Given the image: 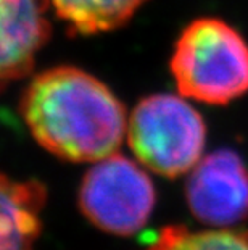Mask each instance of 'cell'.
Instances as JSON below:
<instances>
[{
  "label": "cell",
  "mask_w": 248,
  "mask_h": 250,
  "mask_svg": "<svg viewBox=\"0 0 248 250\" xmlns=\"http://www.w3.org/2000/svg\"><path fill=\"white\" fill-rule=\"evenodd\" d=\"M155 188L139 165L113 153L89 169L79 190L82 213L100 229L131 236L145 226L155 207Z\"/></svg>",
  "instance_id": "obj_4"
},
{
  "label": "cell",
  "mask_w": 248,
  "mask_h": 250,
  "mask_svg": "<svg viewBox=\"0 0 248 250\" xmlns=\"http://www.w3.org/2000/svg\"><path fill=\"white\" fill-rule=\"evenodd\" d=\"M186 197L193 216L205 225L232 226L248 216V168L239 153L221 148L191 171Z\"/></svg>",
  "instance_id": "obj_5"
},
{
  "label": "cell",
  "mask_w": 248,
  "mask_h": 250,
  "mask_svg": "<svg viewBox=\"0 0 248 250\" xmlns=\"http://www.w3.org/2000/svg\"><path fill=\"white\" fill-rule=\"evenodd\" d=\"M19 110L47 152L75 163L113 155L128 132L124 105L102 81L75 66L36 74Z\"/></svg>",
  "instance_id": "obj_1"
},
{
  "label": "cell",
  "mask_w": 248,
  "mask_h": 250,
  "mask_svg": "<svg viewBox=\"0 0 248 250\" xmlns=\"http://www.w3.org/2000/svg\"><path fill=\"white\" fill-rule=\"evenodd\" d=\"M170 68L186 99L228 105L248 92V44L219 18H198L186 26Z\"/></svg>",
  "instance_id": "obj_2"
},
{
  "label": "cell",
  "mask_w": 248,
  "mask_h": 250,
  "mask_svg": "<svg viewBox=\"0 0 248 250\" xmlns=\"http://www.w3.org/2000/svg\"><path fill=\"white\" fill-rule=\"evenodd\" d=\"M128 144L142 165L165 178L191 173L202 160L207 127L184 95L153 94L128 118Z\"/></svg>",
  "instance_id": "obj_3"
},
{
  "label": "cell",
  "mask_w": 248,
  "mask_h": 250,
  "mask_svg": "<svg viewBox=\"0 0 248 250\" xmlns=\"http://www.w3.org/2000/svg\"><path fill=\"white\" fill-rule=\"evenodd\" d=\"M50 0H0V89L26 78L50 37Z\"/></svg>",
  "instance_id": "obj_6"
},
{
  "label": "cell",
  "mask_w": 248,
  "mask_h": 250,
  "mask_svg": "<svg viewBox=\"0 0 248 250\" xmlns=\"http://www.w3.org/2000/svg\"><path fill=\"white\" fill-rule=\"evenodd\" d=\"M147 0H50L65 23L82 34L107 33L121 28Z\"/></svg>",
  "instance_id": "obj_8"
},
{
  "label": "cell",
  "mask_w": 248,
  "mask_h": 250,
  "mask_svg": "<svg viewBox=\"0 0 248 250\" xmlns=\"http://www.w3.org/2000/svg\"><path fill=\"white\" fill-rule=\"evenodd\" d=\"M45 189L38 181H15L0 173V250H36Z\"/></svg>",
  "instance_id": "obj_7"
},
{
  "label": "cell",
  "mask_w": 248,
  "mask_h": 250,
  "mask_svg": "<svg viewBox=\"0 0 248 250\" xmlns=\"http://www.w3.org/2000/svg\"><path fill=\"white\" fill-rule=\"evenodd\" d=\"M147 250H248V231H200L170 226Z\"/></svg>",
  "instance_id": "obj_9"
}]
</instances>
